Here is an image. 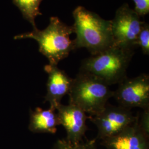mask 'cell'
I'll use <instances>...</instances> for the list:
<instances>
[{
    "instance_id": "cell-6",
    "label": "cell",
    "mask_w": 149,
    "mask_h": 149,
    "mask_svg": "<svg viewBox=\"0 0 149 149\" xmlns=\"http://www.w3.org/2000/svg\"><path fill=\"white\" fill-rule=\"evenodd\" d=\"M131 109L121 106L107 104L100 113L89 118L97 128L96 140H104L121 132L135 121Z\"/></svg>"
},
{
    "instance_id": "cell-10",
    "label": "cell",
    "mask_w": 149,
    "mask_h": 149,
    "mask_svg": "<svg viewBox=\"0 0 149 149\" xmlns=\"http://www.w3.org/2000/svg\"><path fill=\"white\" fill-rule=\"evenodd\" d=\"M44 70L48 75L44 102H48L50 107L56 110L57 107L61 104L63 98L69 94L73 79L64 70L59 69L58 65H46Z\"/></svg>"
},
{
    "instance_id": "cell-5",
    "label": "cell",
    "mask_w": 149,
    "mask_h": 149,
    "mask_svg": "<svg viewBox=\"0 0 149 149\" xmlns=\"http://www.w3.org/2000/svg\"><path fill=\"white\" fill-rule=\"evenodd\" d=\"M143 22L140 16L125 3L118 9L111 21L113 45L134 50Z\"/></svg>"
},
{
    "instance_id": "cell-16",
    "label": "cell",
    "mask_w": 149,
    "mask_h": 149,
    "mask_svg": "<svg viewBox=\"0 0 149 149\" xmlns=\"http://www.w3.org/2000/svg\"><path fill=\"white\" fill-rule=\"evenodd\" d=\"M135 7L134 10L140 17L149 13V0H133Z\"/></svg>"
},
{
    "instance_id": "cell-3",
    "label": "cell",
    "mask_w": 149,
    "mask_h": 149,
    "mask_svg": "<svg viewBox=\"0 0 149 149\" xmlns=\"http://www.w3.org/2000/svg\"><path fill=\"white\" fill-rule=\"evenodd\" d=\"M110 86L93 74L80 71L72 79L69 103L79 107L90 116H96L113 97Z\"/></svg>"
},
{
    "instance_id": "cell-11",
    "label": "cell",
    "mask_w": 149,
    "mask_h": 149,
    "mask_svg": "<svg viewBox=\"0 0 149 149\" xmlns=\"http://www.w3.org/2000/svg\"><path fill=\"white\" fill-rule=\"evenodd\" d=\"M58 125L60 123L56 110L53 108L43 109L38 107L31 112L29 129L33 133L54 134Z\"/></svg>"
},
{
    "instance_id": "cell-9",
    "label": "cell",
    "mask_w": 149,
    "mask_h": 149,
    "mask_svg": "<svg viewBox=\"0 0 149 149\" xmlns=\"http://www.w3.org/2000/svg\"><path fill=\"white\" fill-rule=\"evenodd\" d=\"M149 135L140 128L138 114L134 122L119 133L102 140L106 149H149Z\"/></svg>"
},
{
    "instance_id": "cell-8",
    "label": "cell",
    "mask_w": 149,
    "mask_h": 149,
    "mask_svg": "<svg viewBox=\"0 0 149 149\" xmlns=\"http://www.w3.org/2000/svg\"><path fill=\"white\" fill-rule=\"evenodd\" d=\"M56 112L60 125L64 127L66 133L65 139L72 144L82 141L88 130L86 121L89 118L85 112L70 103L68 105L60 104Z\"/></svg>"
},
{
    "instance_id": "cell-4",
    "label": "cell",
    "mask_w": 149,
    "mask_h": 149,
    "mask_svg": "<svg viewBox=\"0 0 149 149\" xmlns=\"http://www.w3.org/2000/svg\"><path fill=\"white\" fill-rule=\"evenodd\" d=\"M134 52L113 45L85 59L80 71L93 74L109 86L119 84L125 79L127 70Z\"/></svg>"
},
{
    "instance_id": "cell-7",
    "label": "cell",
    "mask_w": 149,
    "mask_h": 149,
    "mask_svg": "<svg viewBox=\"0 0 149 149\" xmlns=\"http://www.w3.org/2000/svg\"><path fill=\"white\" fill-rule=\"evenodd\" d=\"M113 91V97L119 106L132 109L149 108V76L141 74L132 78H126L118 84Z\"/></svg>"
},
{
    "instance_id": "cell-2",
    "label": "cell",
    "mask_w": 149,
    "mask_h": 149,
    "mask_svg": "<svg viewBox=\"0 0 149 149\" xmlns=\"http://www.w3.org/2000/svg\"><path fill=\"white\" fill-rule=\"evenodd\" d=\"M74 33L73 26H68L57 17H52L49 24L44 30L36 28L32 32L17 35L14 39H34L38 43L40 53L48 59L49 64L58 65L74 49V40L70 38V36Z\"/></svg>"
},
{
    "instance_id": "cell-15",
    "label": "cell",
    "mask_w": 149,
    "mask_h": 149,
    "mask_svg": "<svg viewBox=\"0 0 149 149\" xmlns=\"http://www.w3.org/2000/svg\"><path fill=\"white\" fill-rule=\"evenodd\" d=\"M139 124L148 135H149V108L144 109L138 114Z\"/></svg>"
},
{
    "instance_id": "cell-12",
    "label": "cell",
    "mask_w": 149,
    "mask_h": 149,
    "mask_svg": "<svg viewBox=\"0 0 149 149\" xmlns=\"http://www.w3.org/2000/svg\"><path fill=\"white\" fill-rule=\"evenodd\" d=\"M13 3L20 11L23 18L29 22L33 27L37 28L35 19L38 16L42 15L39 6L43 0H12Z\"/></svg>"
},
{
    "instance_id": "cell-1",
    "label": "cell",
    "mask_w": 149,
    "mask_h": 149,
    "mask_svg": "<svg viewBox=\"0 0 149 149\" xmlns=\"http://www.w3.org/2000/svg\"><path fill=\"white\" fill-rule=\"evenodd\" d=\"M72 14L76 34L74 49L86 48L93 55L113 45L111 21L102 18L82 6L76 7Z\"/></svg>"
},
{
    "instance_id": "cell-14",
    "label": "cell",
    "mask_w": 149,
    "mask_h": 149,
    "mask_svg": "<svg viewBox=\"0 0 149 149\" xmlns=\"http://www.w3.org/2000/svg\"><path fill=\"white\" fill-rule=\"evenodd\" d=\"M137 47L141 49L145 55L149 54V26L148 23L143 22L137 38Z\"/></svg>"
},
{
    "instance_id": "cell-13",
    "label": "cell",
    "mask_w": 149,
    "mask_h": 149,
    "mask_svg": "<svg viewBox=\"0 0 149 149\" xmlns=\"http://www.w3.org/2000/svg\"><path fill=\"white\" fill-rule=\"evenodd\" d=\"M96 140H84L77 144H72L65 139H59L55 143L52 149H97Z\"/></svg>"
}]
</instances>
